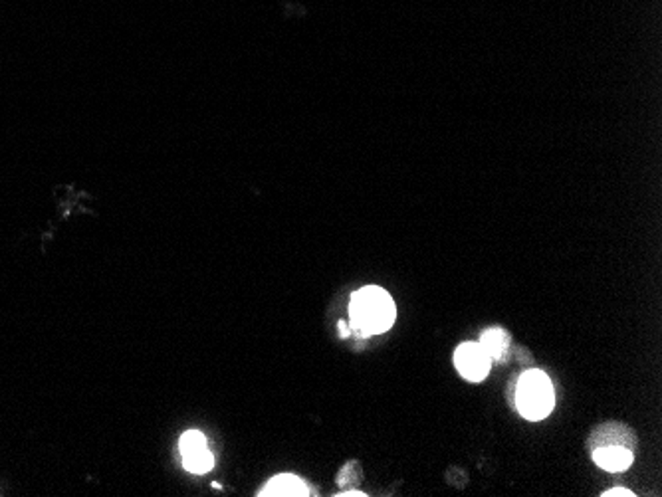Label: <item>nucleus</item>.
<instances>
[{"mask_svg":"<svg viewBox=\"0 0 662 497\" xmlns=\"http://www.w3.org/2000/svg\"><path fill=\"white\" fill-rule=\"evenodd\" d=\"M603 497H635V493L630 491V489H625V487H615V489H609V491H603L601 493Z\"/></svg>","mask_w":662,"mask_h":497,"instance_id":"10","label":"nucleus"},{"mask_svg":"<svg viewBox=\"0 0 662 497\" xmlns=\"http://www.w3.org/2000/svg\"><path fill=\"white\" fill-rule=\"evenodd\" d=\"M454 366L466 380L480 383L490 373L492 359L486 354L480 343H462L454 351Z\"/></svg>","mask_w":662,"mask_h":497,"instance_id":"3","label":"nucleus"},{"mask_svg":"<svg viewBox=\"0 0 662 497\" xmlns=\"http://www.w3.org/2000/svg\"><path fill=\"white\" fill-rule=\"evenodd\" d=\"M516 406L528 420H543L555 406V390L550 376L540 369H530L519 376Z\"/></svg>","mask_w":662,"mask_h":497,"instance_id":"2","label":"nucleus"},{"mask_svg":"<svg viewBox=\"0 0 662 497\" xmlns=\"http://www.w3.org/2000/svg\"><path fill=\"white\" fill-rule=\"evenodd\" d=\"M339 497H365L367 493L363 491H357V489H351V491H343V493H337Z\"/></svg>","mask_w":662,"mask_h":497,"instance_id":"11","label":"nucleus"},{"mask_svg":"<svg viewBox=\"0 0 662 497\" xmlns=\"http://www.w3.org/2000/svg\"><path fill=\"white\" fill-rule=\"evenodd\" d=\"M349 319L363 337L385 333L397 319L393 298L379 286H367L355 291L349 301Z\"/></svg>","mask_w":662,"mask_h":497,"instance_id":"1","label":"nucleus"},{"mask_svg":"<svg viewBox=\"0 0 662 497\" xmlns=\"http://www.w3.org/2000/svg\"><path fill=\"white\" fill-rule=\"evenodd\" d=\"M179 450H181V456H183V458L209 450V448H207V438H205V434H200L199 430L185 432V434L181 436Z\"/></svg>","mask_w":662,"mask_h":497,"instance_id":"8","label":"nucleus"},{"mask_svg":"<svg viewBox=\"0 0 662 497\" xmlns=\"http://www.w3.org/2000/svg\"><path fill=\"white\" fill-rule=\"evenodd\" d=\"M589 448H605V446H625L632 450V446H637V436L630 432L629 426L621 424V422H605L601 426H597L591 438H589Z\"/></svg>","mask_w":662,"mask_h":497,"instance_id":"4","label":"nucleus"},{"mask_svg":"<svg viewBox=\"0 0 662 497\" xmlns=\"http://www.w3.org/2000/svg\"><path fill=\"white\" fill-rule=\"evenodd\" d=\"M183 465L193 474H207L214 465V458H212V453L209 450H205V452L193 453V456L183 458Z\"/></svg>","mask_w":662,"mask_h":497,"instance_id":"9","label":"nucleus"},{"mask_svg":"<svg viewBox=\"0 0 662 497\" xmlns=\"http://www.w3.org/2000/svg\"><path fill=\"white\" fill-rule=\"evenodd\" d=\"M258 496H287V497H304L308 496L306 484L296 475H276Z\"/></svg>","mask_w":662,"mask_h":497,"instance_id":"6","label":"nucleus"},{"mask_svg":"<svg viewBox=\"0 0 662 497\" xmlns=\"http://www.w3.org/2000/svg\"><path fill=\"white\" fill-rule=\"evenodd\" d=\"M591 452H593V462L607 472H625L635 460L632 450L625 446H605V448H595Z\"/></svg>","mask_w":662,"mask_h":497,"instance_id":"5","label":"nucleus"},{"mask_svg":"<svg viewBox=\"0 0 662 497\" xmlns=\"http://www.w3.org/2000/svg\"><path fill=\"white\" fill-rule=\"evenodd\" d=\"M339 333H342L343 339H347V337L351 335V331L347 329V323H345V321H339Z\"/></svg>","mask_w":662,"mask_h":497,"instance_id":"12","label":"nucleus"},{"mask_svg":"<svg viewBox=\"0 0 662 497\" xmlns=\"http://www.w3.org/2000/svg\"><path fill=\"white\" fill-rule=\"evenodd\" d=\"M510 337L508 331L500 329V327H492V329H486L480 337V347L484 349L486 354L492 359V361H502L510 349Z\"/></svg>","mask_w":662,"mask_h":497,"instance_id":"7","label":"nucleus"}]
</instances>
